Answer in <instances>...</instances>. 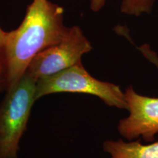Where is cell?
I'll return each instance as SVG.
<instances>
[{"instance_id": "obj_1", "label": "cell", "mask_w": 158, "mask_h": 158, "mask_svg": "<svg viewBox=\"0 0 158 158\" xmlns=\"http://www.w3.org/2000/svg\"><path fill=\"white\" fill-rule=\"evenodd\" d=\"M68 30L62 7L49 0H33L19 27L6 31L4 54L15 66L27 68L35 55L60 42Z\"/></svg>"}, {"instance_id": "obj_2", "label": "cell", "mask_w": 158, "mask_h": 158, "mask_svg": "<svg viewBox=\"0 0 158 158\" xmlns=\"http://www.w3.org/2000/svg\"><path fill=\"white\" fill-rule=\"evenodd\" d=\"M37 81L24 74L0 102V158H18L19 143L36 101Z\"/></svg>"}, {"instance_id": "obj_3", "label": "cell", "mask_w": 158, "mask_h": 158, "mask_svg": "<svg viewBox=\"0 0 158 158\" xmlns=\"http://www.w3.org/2000/svg\"><path fill=\"white\" fill-rule=\"evenodd\" d=\"M59 92L84 93L98 97L110 107L128 110L125 95L117 85L94 78L80 62L37 81L35 98Z\"/></svg>"}, {"instance_id": "obj_4", "label": "cell", "mask_w": 158, "mask_h": 158, "mask_svg": "<svg viewBox=\"0 0 158 158\" xmlns=\"http://www.w3.org/2000/svg\"><path fill=\"white\" fill-rule=\"evenodd\" d=\"M92 50L81 29L78 26L69 27L68 34L60 42L33 57L24 74L37 81L81 62L83 55Z\"/></svg>"}, {"instance_id": "obj_5", "label": "cell", "mask_w": 158, "mask_h": 158, "mask_svg": "<svg viewBox=\"0 0 158 158\" xmlns=\"http://www.w3.org/2000/svg\"><path fill=\"white\" fill-rule=\"evenodd\" d=\"M124 95L130 115L119 121L118 133L130 141L141 136L152 142L158 133V98L138 94L132 86L126 89Z\"/></svg>"}, {"instance_id": "obj_6", "label": "cell", "mask_w": 158, "mask_h": 158, "mask_svg": "<svg viewBox=\"0 0 158 158\" xmlns=\"http://www.w3.org/2000/svg\"><path fill=\"white\" fill-rule=\"evenodd\" d=\"M102 149L110 158H158V141L143 145L140 141L108 140L103 142Z\"/></svg>"}, {"instance_id": "obj_7", "label": "cell", "mask_w": 158, "mask_h": 158, "mask_svg": "<svg viewBox=\"0 0 158 158\" xmlns=\"http://www.w3.org/2000/svg\"><path fill=\"white\" fill-rule=\"evenodd\" d=\"M155 0H122L121 12L130 15L139 16L152 11Z\"/></svg>"}, {"instance_id": "obj_8", "label": "cell", "mask_w": 158, "mask_h": 158, "mask_svg": "<svg viewBox=\"0 0 158 158\" xmlns=\"http://www.w3.org/2000/svg\"><path fill=\"white\" fill-rule=\"evenodd\" d=\"M138 49L141 51L146 59H147L150 62L153 63L158 69V55L155 51L150 48L149 45L143 44L140 47H138Z\"/></svg>"}, {"instance_id": "obj_9", "label": "cell", "mask_w": 158, "mask_h": 158, "mask_svg": "<svg viewBox=\"0 0 158 158\" xmlns=\"http://www.w3.org/2000/svg\"><path fill=\"white\" fill-rule=\"evenodd\" d=\"M106 0H90V8L93 12H98L105 5Z\"/></svg>"}, {"instance_id": "obj_10", "label": "cell", "mask_w": 158, "mask_h": 158, "mask_svg": "<svg viewBox=\"0 0 158 158\" xmlns=\"http://www.w3.org/2000/svg\"><path fill=\"white\" fill-rule=\"evenodd\" d=\"M5 31H3L2 29L0 27V52H1V48H2V43H3L4 37H5ZM0 74L2 75L1 64H0Z\"/></svg>"}, {"instance_id": "obj_11", "label": "cell", "mask_w": 158, "mask_h": 158, "mask_svg": "<svg viewBox=\"0 0 158 158\" xmlns=\"http://www.w3.org/2000/svg\"><path fill=\"white\" fill-rule=\"evenodd\" d=\"M5 90V85H4V81L2 76L0 74V94L2 92V91Z\"/></svg>"}]
</instances>
